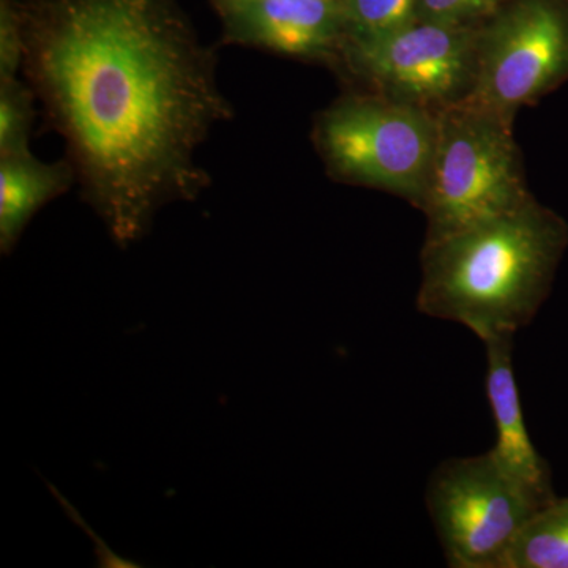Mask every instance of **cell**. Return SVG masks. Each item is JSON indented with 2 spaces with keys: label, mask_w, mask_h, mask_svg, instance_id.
Segmentation results:
<instances>
[{
  "label": "cell",
  "mask_w": 568,
  "mask_h": 568,
  "mask_svg": "<svg viewBox=\"0 0 568 568\" xmlns=\"http://www.w3.org/2000/svg\"><path fill=\"white\" fill-rule=\"evenodd\" d=\"M77 173L69 160L43 163L28 153L0 159V252H13L36 213L69 192Z\"/></svg>",
  "instance_id": "10"
},
{
  "label": "cell",
  "mask_w": 568,
  "mask_h": 568,
  "mask_svg": "<svg viewBox=\"0 0 568 568\" xmlns=\"http://www.w3.org/2000/svg\"><path fill=\"white\" fill-rule=\"evenodd\" d=\"M568 77V14L555 0H511L478 29L469 99L514 121Z\"/></svg>",
  "instance_id": "7"
},
{
  "label": "cell",
  "mask_w": 568,
  "mask_h": 568,
  "mask_svg": "<svg viewBox=\"0 0 568 568\" xmlns=\"http://www.w3.org/2000/svg\"><path fill=\"white\" fill-rule=\"evenodd\" d=\"M478 29L418 20L376 39L346 40L338 67L369 92L436 112L473 92Z\"/></svg>",
  "instance_id": "5"
},
{
  "label": "cell",
  "mask_w": 568,
  "mask_h": 568,
  "mask_svg": "<svg viewBox=\"0 0 568 568\" xmlns=\"http://www.w3.org/2000/svg\"><path fill=\"white\" fill-rule=\"evenodd\" d=\"M503 568H568V499L534 511L507 551Z\"/></svg>",
  "instance_id": "11"
},
{
  "label": "cell",
  "mask_w": 568,
  "mask_h": 568,
  "mask_svg": "<svg viewBox=\"0 0 568 568\" xmlns=\"http://www.w3.org/2000/svg\"><path fill=\"white\" fill-rule=\"evenodd\" d=\"M515 336H496L484 342L487 347V398L496 426V444L489 450L497 466L507 474L538 508L555 497L549 487L547 465L530 440L523 416L517 379H515Z\"/></svg>",
  "instance_id": "9"
},
{
  "label": "cell",
  "mask_w": 568,
  "mask_h": 568,
  "mask_svg": "<svg viewBox=\"0 0 568 568\" xmlns=\"http://www.w3.org/2000/svg\"><path fill=\"white\" fill-rule=\"evenodd\" d=\"M511 0H418V20L454 26H481Z\"/></svg>",
  "instance_id": "14"
},
{
  "label": "cell",
  "mask_w": 568,
  "mask_h": 568,
  "mask_svg": "<svg viewBox=\"0 0 568 568\" xmlns=\"http://www.w3.org/2000/svg\"><path fill=\"white\" fill-rule=\"evenodd\" d=\"M436 133L435 111L376 92H358L320 112L313 142L335 181L383 190L420 209Z\"/></svg>",
  "instance_id": "4"
},
{
  "label": "cell",
  "mask_w": 568,
  "mask_h": 568,
  "mask_svg": "<svg viewBox=\"0 0 568 568\" xmlns=\"http://www.w3.org/2000/svg\"><path fill=\"white\" fill-rule=\"evenodd\" d=\"M346 40L387 36L418 21V0H343Z\"/></svg>",
  "instance_id": "12"
},
{
  "label": "cell",
  "mask_w": 568,
  "mask_h": 568,
  "mask_svg": "<svg viewBox=\"0 0 568 568\" xmlns=\"http://www.w3.org/2000/svg\"><path fill=\"white\" fill-rule=\"evenodd\" d=\"M36 93L18 78L0 81V159L28 155L36 119Z\"/></svg>",
  "instance_id": "13"
},
{
  "label": "cell",
  "mask_w": 568,
  "mask_h": 568,
  "mask_svg": "<svg viewBox=\"0 0 568 568\" xmlns=\"http://www.w3.org/2000/svg\"><path fill=\"white\" fill-rule=\"evenodd\" d=\"M224 43L338 65L346 39L343 0H212Z\"/></svg>",
  "instance_id": "8"
},
{
  "label": "cell",
  "mask_w": 568,
  "mask_h": 568,
  "mask_svg": "<svg viewBox=\"0 0 568 568\" xmlns=\"http://www.w3.org/2000/svg\"><path fill=\"white\" fill-rule=\"evenodd\" d=\"M22 74L65 141L82 200L121 248L164 205L193 203L196 162L233 103L181 0H17Z\"/></svg>",
  "instance_id": "1"
},
{
  "label": "cell",
  "mask_w": 568,
  "mask_h": 568,
  "mask_svg": "<svg viewBox=\"0 0 568 568\" xmlns=\"http://www.w3.org/2000/svg\"><path fill=\"white\" fill-rule=\"evenodd\" d=\"M426 506L452 568H503L515 537L538 510L489 452L437 467Z\"/></svg>",
  "instance_id": "6"
},
{
  "label": "cell",
  "mask_w": 568,
  "mask_h": 568,
  "mask_svg": "<svg viewBox=\"0 0 568 568\" xmlns=\"http://www.w3.org/2000/svg\"><path fill=\"white\" fill-rule=\"evenodd\" d=\"M22 55L24 40L17 0H0V81L18 78L22 69Z\"/></svg>",
  "instance_id": "15"
},
{
  "label": "cell",
  "mask_w": 568,
  "mask_h": 568,
  "mask_svg": "<svg viewBox=\"0 0 568 568\" xmlns=\"http://www.w3.org/2000/svg\"><path fill=\"white\" fill-rule=\"evenodd\" d=\"M567 244L566 224L534 197L458 233L425 241L418 312L465 325L481 342L530 323Z\"/></svg>",
  "instance_id": "2"
},
{
  "label": "cell",
  "mask_w": 568,
  "mask_h": 568,
  "mask_svg": "<svg viewBox=\"0 0 568 568\" xmlns=\"http://www.w3.org/2000/svg\"><path fill=\"white\" fill-rule=\"evenodd\" d=\"M436 129L432 174L420 207L425 241L488 222L532 197L511 119L466 97L436 111Z\"/></svg>",
  "instance_id": "3"
}]
</instances>
